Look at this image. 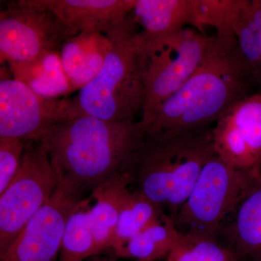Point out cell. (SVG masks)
<instances>
[{"instance_id":"cell-1","label":"cell","mask_w":261,"mask_h":261,"mask_svg":"<svg viewBox=\"0 0 261 261\" xmlns=\"http://www.w3.org/2000/svg\"><path fill=\"white\" fill-rule=\"evenodd\" d=\"M252 85L256 82L234 33L216 32L195 73L141 125L145 132L211 126L251 95Z\"/></svg>"},{"instance_id":"cell-2","label":"cell","mask_w":261,"mask_h":261,"mask_svg":"<svg viewBox=\"0 0 261 261\" xmlns=\"http://www.w3.org/2000/svg\"><path fill=\"white\" fill-rule=\"evenodd\" d=\"M144 133L140 121H108L81 114L51 127L39 140L60 181L84 194L129 173Z\"/></svg>"},{"instance_id":"cell-3","label":"cell","mask_w":261,"mask_h":261,"mask_svg":"<svg viewBox=\"0 0 261 261\" xmlns=\"http://www.w3.org/2000/svg\"><path fill=\"white\" fill-rule=\"evenodd\" d=\"M212 127L145 132L129 171L135 191L171 219L215 152Z\"/></svg>"},{"instance_id":"cell-4","label":"cell","mask_w":261,"mask_h":261,"mask_svg":"<svg viewBox=\"0 0 261 261\" xmlns=\"http://www.w3.org/2000/svg\"><path fill=\"white\" fill-rule=\"evenodd\" d=\"M139 31L130 13L107 33L111 48L102 70L73 98L81 114L120 121L142 113L143 89L133 42Z\"/></svg>"},{"instance_id":"cell-5","label":"cell","mask_w":261,"mask_h":261,"mask_svg":"<svg viewBox=\"0 0 261 261\" xmlns=\"http://www.w3.org/2000/svg\"><path fill=\"white\" fill-rule=\"evenodd\" d=\"M209 37L189 28L160 35L141 31L135 34L134 48L143 89L141 122L195 73L205 57Z\"/></svg>"},{"instance_id":"cell-6","label":"cell","mask_w":261,"mask_h":261,"mask_svg":"<svg viewBox=\"0 0 261 261\" xmlns=\"http://www.w3.org/2000/svg\"><path fill=\"white\" fill-rule=\"evenodd\" d=\"M260 176L231 167L214 154L173 219L178 231L184 235L214 239L224 220L233 214Z\"/></svg>"},{"instance_id":"cell-7","label":"cell","mask_w":261,"mask_h":261,"mask_svg":"<svg viewBox=\"0 0 261 261\" xmlns=\"http://www.w3.org/2000/svg\"><path fill=\"white\" fill-rule=\"evenodd\" d=\"M59 181L46 146L41 140L27 141L18 172L0 195V255L47 203Z\"/></svg>"},{"instance_id":"cell-8","label":"cell","mask_w":261,"mask_h":261,"mask_svg":"<svg viewBox=\"0 0 261 261\" xmlns=\"http://www.w3.org/2000/svg\"><path fill=\"white\" fill-rule=\"evenodd\" d=\"M65 42L55 15L36 0L10 1L1 10V63H24L47 51H61Z\"/></svg>"},{"instance_id":"cell-9","label":"cell","mask_w":261,"mask_h":261,"mask_svg":"<svg viewBox=\"0 0 261 261\" xmlns=\"http://www.w3.org/2000/svg\"><path fill=\"white\" fill-rule=\"evenodd\" d=\"M80 115L73 98L44 99L22 82L1 75L0 137L39 140L51 127Z\"/></svg>"},{"instance_id":"cell-10","label":"cell","mask_w":261,"mask_h":261,"mask_svg":"<svg viewBox=\"0 0 261 261\" xmlns=\"http://www.w3.org/2000/svg\"><path fill=\"white\" fill-rule=\"evenodd\" d=\"M86 198L59 181L47 203L29 220L0 261H57L65 226Z\"/></svg>"},{"instance_id":"cell-11","label":"cell","mask_w":261,"mask_h":261,"mask_svg":"<svg viewBox=\"0 0 261 261\" xmlns=\"http://www.w3.org/2000/svg\"><path fill=\"white\" fill-rule=\"evenodd\" d=\"M215 152L231 167L261 175V90L239 101L212 128Z\"/></svg>"},{"instance_id":"cell-12","label":"cell","mask_w":261,"mask_h":261,"mask_svg":"<svg viewBox=\"0 0 261 261\" xmlns=\"http://www.w3.org/2000/svg\"><path fill=\"white\" fill-rule=\"evenodd\" d=\"M57 19L65 40L82 32L107 34L132 12L136 0H36Z\"/></svg>"},{"instance_id":"cell-13","label":"cell","mask_w":261,"mask_h":261,"mask_svg":"<svg viewBox=\"0 0 261 261\" xmlns=\"http://www.w3.org/2000/svg\"><path fill=\"white\" fill-rule=\"evenodd\" d=\"M111 48L108 34L97 32H82L64 43L60 51L62 64L75 90L99 74Z\"/></svg>"},{"instance_id":"cell-14","label":"cell","mask_w":261,"mask_h":261,"mask_svg":"<svg viewBox=\"0 0 261 261\" xmlns=\"http://www.w3.org/2000/svg\"><path fill=\"white\" fill-rule=\"evenodd\" d=\"M130 184L129 174L123 173L104 182L92 192L95 204L89 208L88 216L97 255L112 248L122 206L130 190Z\"/></svg>"},{"instance_id":"cell-15","label":"cell","mask_w":261,"mask_h":261,"mask_svg":"<svg viewBox=\"0 0 261 261\" xmlns=\"http://www.w3.org/2000/svg\"><path fill=\"white\" fill-rule=\"evenodd\" d=\"M9 65L14 80L44 99H60L75 91L65 74L60 51H47L32 61Z\"/></svg>"},{"instance_id":"cell-16","label":"cell","mask_w":261,"mask_h":261,"mask_svg":"<svg viewBox=\"0 0 261 261\" xmlns=\"http://www.w3.org/2000/svg\"><path fill=\"white\" fill-rule=\"evenodd\" d=\"M132 15L141 32L171 34L196 25L194 0H136Z\"/></svg>"},{"instance_id":"cell-17","label":"cell","mask_w":261,"mask_h":261,"mask_svg":"<svg viewBox=\"0 0 261 261\" xmlns=\"http://www.w3.org/2000/svg\"><path fill=\"white\" fill-rule=\"evenodd\" d=\"M228 234L231 252L240 257L261 261V176L232 214Z\"/></svg>"},{"instance_id":"cell-18","label":"cell","mask_w":261,"mask_h":261,"mask_svg":"<svg viewBox=\"0 0 261 261\" xmlns=\"http://www.w3.org/2000/svg\"><path fill=\"white\" fill-rule=\"evenodd\" d=\"M183 234L175 226L173 220L163 214L162 217L130 239L120 258L137 261H156L167 257L181 243Z\"/></svg>"},{"instance_id":"cell-19","label":"cell","mask_w":261,"mask_h":261,"mask_svg":"<svg viewBox=\"0 0 261 261\" xmlns=\"http://www.w3.org/2000/svg\"><path fill=\"white\" fill-rule=\"evenodd\" d=\"M165 213L139 192H128L123 202L112 248L113 255L121 257L130 239L153 224Z\"/></svg>"},{"instance_id":"cell-20","label":"cell","mask_w":261,"mask_h":261,"mask_svg":"<svg viewBox=\"0 0 261 261\" xmlns=\"http://www.w3.org/2000/svg\"><path fill=\"white\" fill-rule=\"evenodd\" d=\"M89 199L71 214L65 226L58 261H85L97 255L93 234L89 225Z\"/></svg>"},{"instance_id":"cell-21","label":"cell","mask_w":261,"mask_h":261,"mask_svg":"<svg viewBox=\"0 0 261 261\" xmlns=\"http://www.w3.org/2000/svg\"><path fill=\"white\" fill-rule=\"evenodd\" d=\"M247 3L248 0H194L195 29L204 34L205 27L234 33Z\"/></svg>"},{"instance_id":"cell-22","label":"cell","mask_w":261,"mask_h":261,"mask_svg":"<svg viewBox=\"0 0 261 261\" xmlns=\"http://www.w3.org/2000/svg\"><path fill=\"white\" fill-rule=\"evenodd\" d=\"M250 3L245 7L239 21L234 34L238 39L239 47L253 74L256 84L261 90V48L256 29L250 13Z\"/></svg>"},{"instance_id":"cell-23","label":"cell","mask_w":261,"mask_h":261,"mask_svg":"<svg viewBox=\"0 0 261 261\" xmlns=\"http://www.w3.org/2000/svg\"><path fill=\"white\" fill-rule=\"evenodd\" d=\"M25 142L20 139L0 137V195L18 172Z\"/></svg>"},{"instance_id":"cell-24","label":"cell","mask_w":261,"mask_h":261,"mask_svg":"<svg viewBox=\"0 0 261 261\" xmlns=\"http://www.w3.org/2000/svg\"><path fill=\"white\" fill-rule=\"evenodd\" d=\"M185 236L198 261H238L231 250L221 246L214 239Z\"/></svg>"},{"instance_id":"cell-25","label":"cell","mask_w":261,"mask_h":261,"mask_svg":"<svg viewBox=\"0 0 261 261\" xmlns=\"http://www.w3.org/2000/svg\"><path fill=\"white\" fill-rule=\"evenodd\" d=\"M166 261H198L183 234L181 243L176 245L166 257Z\"/></svg>"},{"instance_id":"cell-26","label":"cell","mask_w":261,"mask_h":261,"mask_svg":"<svg viewBox=\"0 0 261 261\" xmlns=\"http://www.w3.org/2000/svg\"><path fill=\"white\" fill-rule=\"evenodd\" d=\"M250 13L261 48V0H251Z\"/></svg>"},{"instance_id":"cell-27","label":"cell","mask_w":261,"mask_h":261,"mask_svg":"<svg viewBox=\"0 0 261 261\" xmlns=\"http://www.w3.org/2000/svg\"><path fill=\"white\" fill-rule=\"evenodd\" d=\"M118 258H119V257L115 256L114 255H113V256H106V255H102L100 254V255L89 257V258L85 261H123L119 260Z\"/></svg>"}]
</instances>
